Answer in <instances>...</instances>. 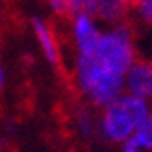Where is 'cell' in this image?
<instances>
[{"mask_svg": "<svg viewBox=\"0 0 152 152\" xmlns=\"http://www.w3.org/2000/svg\"><path fill=\"white\" fill-rule=\"evenodd\" d=\"M76 76L78 86L96 106H108L121 96L124 87V76L106 71L96 61L95 54H78L76 61Z\"/></svg>", "mask_w": 152, "mask_h": 152, "instance_id": "cell-1", "label": "cell"}, {"mask_svg": "<svg viewBox=\"0 0 152 152\" xmlns=\"http://www.w3.org/2000/svg\"><path fill=\"white\" fill-rule=\"evenodd\" d=\"M148 115L147 100L135 95L119 96L106 106L102 117V132L111 141H124L134 135L143 119Z\"/></svg>", "mask_w": 152, "mask_h": 152, "instance_id": "cell-2", "label": "cell"}, {"mask_svg": "<svg viewBox=\"0 0 152 152\" xmlns=\"http://www.w3.org/2000/svg\"><path fill=\"white\" fill-rule=\"evenodd\" d=\"M95 58L106 71L119 76H126L130 65L134 63V45L130 30L123 26L110 34L100 35Z\"/></svg>", "mask_w": 152, "mask_h": 152, "instance_id": "cell-3", "label": "cell"}, {"mask_svg": "<svg viewBox=\"0 0 152 152\" xmlns=\"http://www.w3.org/2000/svg\"><path fill=\"white\" fill-rule=\"evenodd\" d=\"M126 87L130 95L141 96V98H152V63H132L126 72Z\"/></svg>", "mask_w": 152, "mask_h": 152, "instance_id": "cell-4", "label": "cell"}, {"mask_svg": "<svg viewBox=\"0 0 152 152\" xmlns=\"http://www.w3.org/2000/svg\"><path fill=\"white\" fill-rule=\"evenodd\" d=\"M74 39L78 54H95L100 34L96 32L89 15H74Z\"/></svg>", "mask_w": 152, "mask_h": 152, "instance_id": "cell-5", "label": "cell"}, {"mask_svg": "<svg viewBox=\"0 0 152 152\" xmlns=\"http://www.w3.org/2000/svg\"><path fill=\"white\" fill-rule=\"evenodd\" d=\"M32 26H34V32L37 35V41H39L41 48H43V54L47 56V59L52 65H56L59 61V52H58V43L54 39L52 30L45 24L41 19H34L32 20Z\"/></svg>", "mask_w": 152, "mask_h": 152, "instance_id": "cell-6", "label": "cell"}, {"mask_svg": "<svg viewBox=\"0 0 152 152\" xmlns=\"http://www.w3.org/2000/svg\"><path fill=\"white\" fill-rule=\"evenodd\" d=\"M134 139L139 143L141 148L152 150V115H147L145 119H143V123L135 128Z\"/></svg>", "mask_w": 152, "mask_h": 152, "instance_id": "cell-7", "label": "cell"}, {"mask_svg": "<svg viewBox=\"0 0 152 152\" xmlns=\"http://www.w3.org/2000/svg\"><path fill=\"white\" fill-rule=\"evenodd\" d=\"M139 17L145 22H152V0H132Z\"/></svg>", "mask_w": 152, "mask_h": 152, "instance_id": "cell-8", "label": "cell"}, {"mask_svg": "<svg viewBox=\"0 0 152 152\" xmlns=\"http://www.w3.org/2000/svg\"><path fill=\"white\" fill-rule=\"evenodd\" d=\"M48 4L56 13H69V0H48Z\"/></svg>", "mask_w": 152, "mask_h": 152, "instance_id": "cell-9", "label": "cell"}, {"mask_svg": "<svg viewBox=\"0 0 152 152\" xmlns=\"http://www.w3.org/2000/svg\"><path fill=\"white\" fill-rule=\"evenodd\" d=\"M123 143H124V145H123V152H141L139 150L141 147H139V143L134 139V135H130V137L124 139Z\"/></svg>", "mask_w": 152, "mask_h": 152, "instance_id": "cell-10", "label": "cell"}, {"mask_svg": "<svg viewBox=\"0 0 152 152\" xmlns=\"http://www.w3.org/2000/svg\"><path fill=\"white\" fill-rule=\"evenodd\" d=\"M80 130L83 132V134H91L93 132V126H91V121H89V117L86 115V113H82L80 115Z\"/></svg>", "mask_w": 152, "mask_h": 152, "instance_id": "cell-11", "label": "cell"}, {"mask_svg": "<svg viewBox=\"0 0 152 152\" xmlns=\"http://www.w3.org/2000/svg\"><path fill=\"white\" fill-rule=\"evenodd\" d=\"M2 87H4V69L0 67V91H2Z\"/></svg>", "mask_w": 152, "mask_h": 152, "instance_id": "cell-12", "label": "cell"}, {"mask_svg": "<svg viewBox=\"0 0 152 152\" xmlns=\"http://www.w3.org/2000/svg\"><path fill=\"white\" fill-rule=\"evenodd\" d=\"M123 2H126V4H128V2H132V0H123Z\"/></svg>", "mask_w": 152, "mask_h": 152, "instance_id": "cell-13", "label": "cell"}]
</instances>
